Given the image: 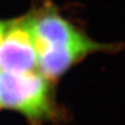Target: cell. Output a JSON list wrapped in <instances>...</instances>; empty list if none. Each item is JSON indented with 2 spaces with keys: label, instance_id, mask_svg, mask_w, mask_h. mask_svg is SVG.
I'll return each instance as SVG.
<instances>
[{
  "label": "cell",
  "instance_id": "obj_3",
  "mask_svg": "<svg viewBox=\"0 0 125 125\" xmlns=\"http://www.w3.org/2000/svg\"><path fill=\"white\" fill-rule=\"evenodd\" d=\"M31 17L37 55L51 49H68L98 44L80 33L53 9L42 10Z\"/></svg>",
  "mask_w": 125,
  "mask_h": 125
},
{
  "label": "cell",
  "instance_id": "obj_2",
  "mask_svg": "<svg viewBox=\"0 0 125 125\" xmlns=\"http://www.w3.org/2000/svg\"><path fill=\"white\" fill-rule=\"evenodd\" d=\"M37 67L31 15L9 22L6 36L0 45V70L23 73L33 71Z\"/></svg>",
  "mask_w": 125,
  "mask_h": 125
},
{
  "label": "cell",
  "instance_id": "obj_4",
  "mask_svg": "<svg viewBox=\"0 0 125 125\" xmlns=\"http://www.w3.org/2000/svg\"><path fill=\"white\" fill-rule=\"evenodd\" d=\"M9 22H3L0 21V45L2 44L3 41L4 40V37L6 36Z\"/></svg>",
  "mask_w": 125,
  "mask_h": 125
},
{
  "label": "cell",
  "instance_id": "obj_1",
  "mask_svg": "<svg viewBox=\"0 0 125 125\" xmlns=\"http://www.w3.org/2000/svg\"><path fill=\"white\" fill-rule=\"evenodd\" d=\"M0 107L41 120L51 113L47 78L35 71L12 73L0 70Z\"/></svg>",
  "mask_w": 125,
  "mask_h": 125
}]
</instances>
